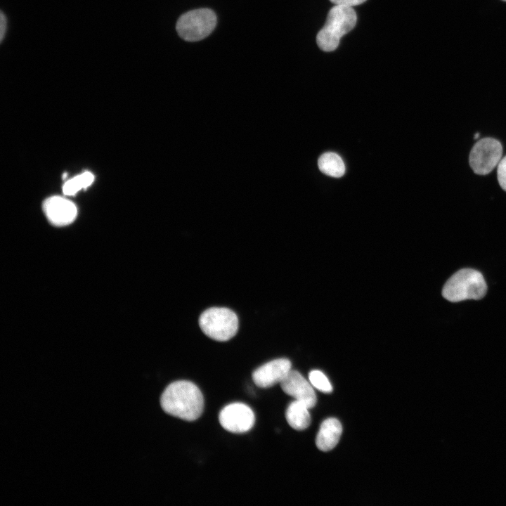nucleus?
Instances as JSON below:
<instances>
[{"mask_svg": "<svg viewBox=\"0 0 506 506\" xmlns=\"http://www.w3.org/2000/svg\"><path fill=\"white\" fill-rule=\"evenodd\" d=\"M160 405L167 414L186 421L199 418L204 409V398L200 389L186 380L171 383L160 397Z\"/></svg>", "mask_w": 506, "mask_h": 506, "instance_id": "f257e3e1", "label": "nucleus"}, {"mask_svg": "<svg viewBox=\"0 0 506 506\" xmlns=\"http://www.w3.org/2000/svg\"><path fill=\"white\" fill-rule=\"evenodd\" d=\"M356 20V13L351 6H333L327 14L325 25L317 34L318 47L326 52L335 50L340 38L354 27Z\"/></svg>", "mask_w": 506, "mask_h": 506, "instance_id": "f03ea898", "label": "nucleus"}, {"mask_svg": "<svg viewBox=\"0 0 506 506\" xmlns=\"http://www.w3.org/2000/svg\"><path fill=\"white\" fill-rule=\"evenodd\" d=\"M487 292L483 275L472 268H463L454 273L445 283L442 295L451 302L480 299Z\"/></svg>", "mask_w": 506, "mask_h": 506, "instance_id": "7ed1b4c3", "label": "nucleus"}, {"mask_svg": "<svg viewBox=\"0 0 506 506\" xmlns=\"http://www.w3.org/2000/svg\"><path fill=\"white\" fill-rule=\"evenodd\" d=\"M202 332L216 341L225 342L237 333L238 318L232 310L225 307H212L205 310L199 318Z\"/></svg>", "mask_w": 506, "mask_h": 506, "instance_id": "20e7f679", "label": "nucleus"}, {"mask_svg": "<svg viewBox=\"0 0 506 506\" xmlns=\"http://www.w3.org/2000/svg\"><path fill=\"white\" fill-rule=\"evenodd\" d=\"M217 22L215 13L202 8L188 11L178 19L176 29L180 37L187 41H197L206 38L214 30Z\"/></svg>", "mask_w": 506, "mask_h": 506, "instance_id": "39448f33", "label": "nucleus"}, {"mask_svg": "<svg viewBox=\"0 0 506 506\" xmlns=\"http://www.w3.org/2000/svg\"><path fill=\"white\" fill-rule=\"evenodd\" d=\"M502 154V147L499 141L490 137L484 138L472 147L469 163L475 174L486 175L500 162Z\"/></svg>", "mask_w": 506, "mask_h": 506, "instance_id": "423d86ee", "label": "nucleus"}, {"mask_svg": "<svg viewBox=\"0 0 506 506\" xmlns=\"http://www.w3.org/2000/svg\"><path fill=\"white\" fill-rule=\"evenodd\" d=\"M219 420L226 431L240 434L247 432L253 427L255 417L248 406L242 403H233L221 410Z\"/></svg>", "mask_w": 506, "mask_h": 506, "instance_id": "0eeeda50", "label": "nucleus"}, {"mask_svg": "<svg viewBox=\"0 0 506 506\" xmlns=\"http://www.w3.org/2000/svg\"><path fill=\"white\" fill-rule=\"evenodd\" d=\"M42 207L49 222L57 226L70 224L77 215L75 204L69 199L58 195L46 198Z\"/></svg>", "mask_w": 506, "mask_h": 506, "instance_id": "6e6552de", "label": "nucleus"}, {"mask_svg": "<svg viewBox=\"0 0 506 506\" xmlns=\"http://www.w3.org/2000/svg\"><path fill=\"white\" fill-rule=\"evenodd\" d=\"M283 391L295 400L313 408L317 402L313 387L298 371L291 370L280 383Z\"/></svg>", "mask_w": 506, "mask_h": 506, "instance_id": "1a4fd4ad", "label": "nucleus"}, {"mask_svg": "<svg viewBox=\"0 0 506 506\" xmlns=\"http://www.w3.org/2000/svg\"><path fill=\"white\" fill-rule=\"evenodd\" d=\"M290 370V360L278 358L257 368L252 373V379L257 387L268 388L280 383Z\"/></svg>", "mask_w": 506, "mask_h": 506, "instance_id": "9d476101", "label": "nucleus"}, {"mask_svg": "<svg viewBox=\"0 0 506 506\" xmlns=\"http://www.w3.org/2000/svg\"><path fill=\"white\" fill-rule=\"evenodd\" d=\"M342 432L340 422L333 417L325 420L316 436V444L322 451H329L338 443Z\"/></svg>", "mask_w": 506, "mask_h": 506, "instance_id": "9b49d317", "label": "nucleus"}, {"mask_svg": "<svg viewBox=\"0 0 506 506\" xmlns=\"http://www.w3.org/2000/svg\"><path fill=\"white\" fill-rule=\"evenodd\" d=\"M309 409L310 408L299 401H292L285 413V417L290 426L299 431L306 429L311 424Z\"/></svg>", "mask_w": 506, "mask_h": 506, "instance_id": "f8f14e48", "label": "nucleus"}, {"mask_svg": "<svg viewBox=\"0 0 506 506\" xmlns=\"http://www.w3.org/2000/svg\"><path fill=\"white\" fill-rule=\"evenodd\" d=\"M318 165L320 171L332 177H341L345 172L342 158L335 153L323 154L318 159Z\"/></svg>", "mask_w": 506, "mask_h": 506, "instance_id": "ddd939ff", "label": "nucleus"}, {"mask_svg": "<svg viewBox=\"0 0 506 506\" xmlns=\"http://www.w3.org/2000/svg\"><path fill=\"white\" fill-rule=\"evenodd\" d=\"M94 181V176L90 171H84L74 178L67 180L63 186L65 195H74L82 188H86Z\"/></svg>", "mask_w": 506, "mask_h": 506, "instance_id": "4468645a", "label": "nucleus"}, {"mask_svg": "<svg viewBox=\"0 0 506 506\" xmlns=\"http://www.w3.org/2000/svg\"><path fill=\"white\" fill-rule=\"evenodd\" d=\"M309 379L313 387L323 393L332 391V387L325 374L318 370H313L309 374Z\"/></svg>", "mask_w": 506, "mask_h": 506, "instance_id": "2eb2a0df", "label": "nucleus"}, {"mask_svg": "<svg viewBox=\"0 0 506 506\" xmlns=\"http://www.w3.org/2000/svg\"><path fill=\"white\" fill-rule=\"evenodd\" d=\"M497 176L500 187L506 191V156L498 163Z\"/></svg>", "mask_w": 506, "mask_h": 506, "instance_id": "dca6fc26", "label": "nucleus"}, {"mask_svg": "<svg viewBox=\"0 0 506 506\" xmlns=\"http://www.w3.org/2000/svg\"><path fill=\"white\" fill-rule=\"evenodd\" d=\"M0 39L1 41H2L5 37L7 32L8 28V21L6 14L1 11V17H0Z\"/></svg>", "mask_w": 506, "mask_h": 506, "instance_id": "f3484780", "label": "nucleus"}, {"mask_svg": "<svg viewBox=\"0 0 506 506\" xmlns=\"http://www.w3.org/2000/svg\"><path fill=\"white\" fill-rule=\"evenodd\" d=\"M332 3L336 5L353 6L361 4L366 0H330Z\"/></svg>", "mask_w": 506, "mask_h": 506, "instance_id": "a211bd4d", "label": "nucleus"}, {"mask_svg": "<svg viewBox=\"0 0 506 506\" xmlns=\"http://www.w3.org/2000/svg\"><path fill=\"white\" fill-rule=\"evenodd\" d=\"M479 136V133H476V134H475V136H474V138L476 139V138H477Z\"/></svg>", "mask_w": 506, "mask_h": 506, "instance_id": "6ab92c4d", "label": "nucleus"}, {"mask_svg": "<svg viewBox=\"0 0 506 506\" xmlns=\"http://www.w3.org/2000/svg\"><path fill=\"white\" fill-rule=\"evenodd\" d=\"M503 1H506V0H503Z\"/></svg>", "mask_w": 506, "mask_h": 506, "instance_id": "aec40b11", "label": "nucleus"}]
</instances>
